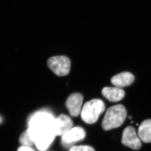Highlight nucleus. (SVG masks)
I'll return each mask as SVG.
<instances>
[{"label": "nucleus", "mask_w": 151, "mask_h": 151, "mask_svg": "<svg viewBox=\"0 0 151 151\" xmlns=\"http://www.w3.org/2000/svg\"><path fill=\"white\" fill-rule=\"evenodd\" d=\"M55 118L46 111H38L29 118L27 131L39 150H47L54 140V123Z\"/></svg>", "instance_id": "obj_1"}, {"label": "nucleus", "mask_w": 151, "mask_h": 151, "mask_svg": "<svg viewBox=\"0 0 151 151\" xmlns=\"http://www.w3.org/2000/svg\"><path fill=\"white\" fill-rule=\"evenodd\" d=\"M127 117V111L122 105L110 107L106 111L102 122V127L105 131L117 128L122 125Z\"/></svg>", "instance_id": "obj_2"}, {"label": "nucleus", "mask_w": 151, "mask_h": 151, "mask_svg": "<svg viewBox=\"0 0 151 151\" xmlns=\"http://www.w3.org/2000/svg\"><path fill=\"white\" fill-rule=\"evenodd\" d=\"M105 110V105L101 99H93L88 101L81 110L82 119L87 124H93L97 121L99 116Z\"/></svg>", "instance_id": "obj_3"}, {"label": "nucleus", "mask_w": 151, "mask_h": 151, "mask_svg": "<svg viewBox=\"0 0 151 151\" xmlns=\"http://www.w3.org/2000/svg\"><path fill=\"white\" fill-rule=\"evenodd\" d=\"M47 63L49 68L57 76H67L70 73L71 63L70 59L66 56L50 57Z\"/></svg>", "instance_id": "obj_4"}, {"label": "nucleus", "mask_w": 151, "mask_h": 151, "mask_svg": "<svg viewBox=\"0 0 151 151\" xmlns=\"http://www.w3.org/2000/svg\"><path fill=\"white\" fill-rule=\"evenodd\" d=\"M86 133L82 127L72 128L62 137V144L66 148H70L76 143L82 141L85 138Z\"/></svg>", "instance_id": "obj_5"}, {"label": "nucleus", "mask_w": 151, "mask_h": 151, "mask_svg": "<svg viewBox=\"0 0 151 151\" xmlns=\"http://www.w3.org/2000/svg\"><path fill=\"white\" fill-rule=\"evenodd\" d=\"M121 142L124 145L134 150H139L141 146L140 139L137 134L135 129L132 126H128L124 129Z\"/></svg>", "instance_id": "obj_6"}, {"label": "nucleus", "mask_w": 151, "mask_h": 151, "mask_svg": "<svg viewBox=\"0 0 151 151\" xmlns=\"http://www.w3.org/2000/svg\"><path fill=\"white\" fill-rule=\"evenodd\" d=\"M83 101V96L79 93H73L68 97L66 101V107L71 116L76 117L81 114Z\"/></svg>", "instance_id": "obj_7"}, {"label": "nucleus", "mask_w": 151, "mask_h": 151, "mask_svg": "<svg viewBox=\"0 0 151 151\" xmlns=\"http://www.w3.org/2000/svg\"><path fill=\"white\" fill-rule=\"evenodd\" d=\"M73 122L71 118L65 114H61L55 119L54 133L55 135H62L73 128Z\"/></svg>", "instance_id": "obj_8"}, {"label": "nucleus", "mask_w": 151, "mask_h": 151, "mask_svg": "<svg viewBox=\"0 0 151 151\" xmlns=\"http://www.w3.org/2000/svg\"><path fill=\"white\" fill-rule=\"evenodd\" d=\"M102 94L107 100L111 102H118L125 96V91L118 87H105L102 90Z\"/></svg>", "instance_id": "obj_9"}, {"label": "nucleus", "mask_w": 151, "mask_h": 151, "mask_svg": "<svg viewBox=\"0 0 151 151\" xmlns=\"http://www.w3.org/2000/svg\"><path fill=\"white\" fill-rule=\"evenodd\" d=\"M134 80V76L131 73L123 72L113 76L111 82L116 87L121 88L131 85Z\"/></svg>", "instance_id": "obj_10"}, {"label": "nucleus", "mask_w": 151, "mask_h": 151, "mask_svg": "<svg viewBox=\"0 0 151 151\" xmlns=\"http://www.w3.org/2000/svg\"><path fill=\"white\" fill-rule=\"evenodd\" d=\"M138 135L143 142H151V119L143 121L138 128Z\"/></svg>", "instance_id": "obj_11"}, {"label": "nucleus", "mask_w": 151, "mask_h": 151, "mask_svg": "<svg viewBox=\"0 0 151 151\" xmlns=\"http://www.w3.org/2000/svg\"><path fill=\"white\" fill-rule=\"evenodd\" d=\"M19 142L23 146L26 147H31L34 144V142L30 138L27 130L22 134L19 138Z\"/></svg>", "instance_id": "obj_12"}, {"label": "nucleus", "mask_w": 151, "mask_h": 151, "mask_svg": "<svg viewBox=\"0 0 151 151\" xmlns=\"http://www.w3.org/2000/svg\"><path fill=\"white\" fill-rule=\"evenodd\" d=\"M69 151H95L93 147L88 145H80L73 146Z\"/></svg>", "instance_id": "obj_13"}, {"label": "nucleus", "mask_w": 151, "mask_h": 151, "mask_svg": "<svg viewBox=\"0 0 151 151\" xmlns=\"http://www.w3.org/2000/svg\"><path fill=\"white\" fill-rule=\"evenodd\" d=\"M17 151H35L33 149L30 147H26V146H21L18 149Z\"/></svg>", "instance_id": "obj_14"}, {"label": "nucleus", "mask_w": 151, "mask_h": 151, "mask_svg": "<svg viewBox=\"0 0 151 151\" xmlns=\"http://www.w3.org/2000/svg\"><path fill=\"white\" fill-rule=\"evenodd\" d=\"M3 122V118H1V116H0V124H1Z\"/></svg>", "instance_id": "obj_15"}, {"label": "nucleus", "mask_w": 151, "mask_h": 151, "mask_svg": "<svg viewBox=\"0 0 151 151\" xmlns=\"http://www.w3.org/2000/svg\"><path fill=\"white\" fill-rule=\"evenodd\" d=\"M129 118L130 119H132V117L131 116H129Z\"/></svg>", "instance_id": "obj_16"}]
</instances>
